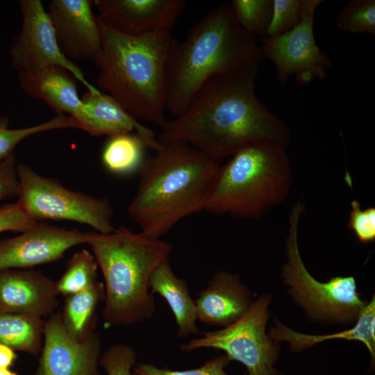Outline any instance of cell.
<instances>
[{
    "mask_svg": "<svg viewBox=\"0 0 375 375\" xmlns=\"http://www.w3.org/2000/svg\"><path fill=\"white\" fill-rule=\"evenodd\" d=\"M358 241L368 244L375 241V208L362 209L356 199L351 202V210L347 224Z\"/></svg>",
    "mask_w": 375,
    "mask_h": 375,
    "instance_id": "obj_31",
    "label": "cell"
},
{
    "mask_svg": "<svg viewBox=\"0 0 375 375\" xmlns=\"http://www.w3.org/2000/svg\"><path fill=\"white\" fill-rule=\"evenodd\" d=\"M152 294L160 295L167 303L175 318L180 338L201 335L196 325L197 308L185 279L177 277L169 258L162 260L153 271L149 281Z\"/></svg>",
    "mask_w": 375,
    "mask_h": 375,
    "instance_id": "obj_20",
    "label": "cell"
},
{
    "mask_svg": "<svg viewBox=\"0 0 375 375\" xmlns=\"http://www.w3.org/2000/svg\"><path fill=\"white\" fill-rule=\"evenodd\" d=\"M17 203L33 221L51 219L86 224L99 233L112 232L113 208L109 201L76 192L57 180L18 163Z\"/></svg>",
    "mask_w": 375,
    "mask_h": 375,
    "instance_id": "obj_8",
    "label": "cell"
},
{
    "mask_svg": "<svg viewBox=\"0 0 375 375\" xmlns=\"http://www.w3.org/2000/svg\"><path fill=\"white\" fill-rule=\"evenodd\" d=\"M137 353L126 344H115L101 355L99 365L107 375H133L132 370L136 365Z\"/></svg>",
    "mask_w": 375,
    "mask_h": 375,
    "instance_id": "obj_30",
    "label": "cell"
},
{
    "mask_svg": "<svg viewBox=\"0 0 375 375\" xmlns=\"http://www.w3.org/2000/svg\"><path fill=\"white\" fill-rule=\"evenodd\" d=\"M19 235L0 240V270L31 269L60 260L70 248L88 244L94 232L36 222Z\"/></svg>",
    "mask_w": 375,
    "mask_h": 375,
    "instance_id": "obj_12",
    "label": "cell"
},
{
    "mask_svg": "<svg viewBox=\"0 0 375 375\" xmlns=\"http://www.w3.org/2000/svg\"><path fill=\"white\" fill-rule=\"evenodd\" d=\"M17 359L15 351L0 343V367L9 368Z\"/></svg>",
    "mask_w": 375,
    "mask_h": 375,
    "instance_id": "obj_34",
    "label": "cell"
},
{
    "mask_svg": "<svg viewBox=\"0 0 375 375\" xmlns=\"http://www.w3.org/2000/svg\"><path fill=\"white\" fill-rule=\"evenodd\" d=\"M147 148L142 138L135 133H122L109 137L101 154L103 166L117 175H127L140 170Z\"/></svg>",
    "mask_w": 375,
    "mask_h": 375,
    "instance_id": "obj_23",
    "label": "cell"
},
{
    "mask_svg": "<svg viewBox=\"0 0 375 375\" xmlns=\"http://www.w3.org/2000/svg\"><path fill=\"white\" fill-rule=\"evenodd\" d=\"M271 301L270 294L260 295L238 321L219 330L203 333L201 337L181 344V350H222L229 362L235 360L244 365L249 375H279L275 365L280 347L266 331Z\"/></svg>",
    "mask_w": 375,
    "mask_h": 375,
    "instance_id": "obj_9",
    "label": "cell"
},
{
    "mask_svg": "<svg viewBox=\"0 0 375 375\" xmlns=\"http://www.w3.org/2000/svg\"><path fill=\"white\" fill-rule=\"evenodd\" d=\"M229 362L224 354L208 360L201 366L185 370H172L160 368L151 363L136 364L132 370L133 375H229L225 367Z\"/></svg>",
    "mask_w": 375,
    "mask_h": 375,
    "instance_id": "obj_29",
    "label": "cell"
},
{
    "mask_svg": "<svg viewBox=\"0 0 375 375\" xmlns=\"http://www.w3.org/2000/svg\"><path fill=\"white\" fill-rule=\"evenodd\" d=\"M69 128L81 129V126L74 118L68 115H56L42 124L21 128H10L8 118L0 115V160L14 153L17 144L31 135Z\"/></svg>",
    "mask_w": 375,
    "mask_h": 375,
    "instance_id": "obj_25",
    "label": "cell"
},
{
    "mask_svg": "<svg viewBox=\"0 0 375 375\" xmlns=\"http://www.w3.org/2000/svg\"><path fill=\"white\" fill-rule=\"evenodd\" d=\"M279 375H284V374H279Z\"/></svg>",
    "mask_w": 375,
    "mask_h": 375,
    "instance_id": "obj_36",
    "label": "cell"
},
{
    "mask_svg": "<svg viewBox=\"0 0 375 375\" xmlns=\"http://www.w3.org/2000/svg\"><path fill=\"white\" fill-rule=\"evenodd\" d=\"M322 2L303 0L302 17L297 26L281 36L262 38L260 47L264 58L273 62L281 84L293 75L303 85L315 78H326L331 62L317 46L314 35L315 11Z\"/></svg>",
    "mask_w": 375,
    "mask_h": 375,
    "instance_id": "obj_11",
    "label": "cell"
},
{
    "mask_svg": "<svg viewBox=\"0 0 375 375\" xmlns=\"http://www.w3.org/2000/svg\"><path fill=\"white\" fill-rule=\"evenodd\" d=\"M268 335L276 342H288L291 350L299 352L327 340L342 339L361 342L371 356V368L375 362V299L373 296L362 308L353 327L338 333L323 335L305 334L283 324L276 317Z\"/></svg>",
    "mask_w": 375,
    "mask_h": 375,
    "instance_id": "obj_19",
    "label": "cell"
},
{
    "mask_svg": "<svg viewBox=\"0 0 375 375\" xmlns=\"http://www.w3.org/2000/svg\"><path fill=\"white\" fill-rule=\"evenodd\" d=\"M287 147L271 141L247 144L221 166L204 210L256 219L288 197L293 174Z\"/></svg>",
    "mask_w": 375,
    "mask_h": 375,
    "instance_id": "obj_6",
    "label": "cell"
},
{
    "mask_svg": "<svg viewBox=\"0 0 375 375\" xmlns=\"http://www.w3.org/2000/svg\"><path fill=\"white\" fill-rule=\"evenodd\" d=\"M104 299V285L98 281L88 288L66 297L60 315L71 336L83 341L94 333L97 309Z\"/></svg>",
    "mask_w": 375,
    "mask_h": 375,
    "instance_id": "obj_21",
    "label": "cell"
},
{
    "mask_svg": "<svg viewBox=\"0 0 375 375\" xmlns=\"http://www.w3.org/2000/svg\"><path fill=\"white\" fill-rule=\"evenodd\" d=\"M253 301L251 290L238 274L218 271L195 300L197 318L202 323L224 328L241 318Z\"/></svg>",
    "mask_w": 375,
    "mask_h": 375,
    "instance_id": "obj_17",
    "label": "cell"
},
{
    "mask_svg": "<svg viewBox=\"0 0 375 375\" xmlns=\"http://www.w3.org/2000/svg\"><path fill=\"white\" fill-rule=\"evenodd\" d=\"M14 153L0 160V201L17 196L18 176Z\"/></svg>",
    "mask_w": 375,
    "mask_h": 375,
    "instance_id": "obj_33",
    "label": "cell"
},
{
    "mask_svg": "<svg viewBox=\"0 0 375 375\" xmlns=\"http://www.w3.org/2000/svg\"><path fill=\"white\" fill-rule=\"evenodd\" d=\"M88 244L103 276L105 323L128 326L151 318L156 303L149 278L169 258L172 244L121 226L109 233L94 232Z\"/></svg>",
    "mask_w": 375,
    "mask_h": 375,
    "instance_id": "obj_5",
    "label": "cell"
},
{
    "mask_svg": "<svg viewBox=\"0 0 375 375\" xmlns=\"http://www.w3.org/2000/svg\"><path fill=\"white\" fill-rule=\"evenodd\" d=\"M230 7L244 31L255 38L265 36L272 15V0H233Z\"/></svg>",
    "mask_w": 375,
    "mask_h": 375,
    "instance_id": "obj_26",
    "label": "cell"
},
{
    "mask_svg": "<svg viewBox=\"0 0 375 375\" xmlns=\"http://www.w3.org/2000/svg\"><path fill=\"white\" fill-rule=\"evenodd\" d=\"M99 17L131 35L171 31L186 6L183 0H95Z\"/></svg>",
    "mask_w": 375,
    "mask_h": 375,
    "instance_id": "obj_15",
    "label": "cell"
},
{
    "mask_svg": "<svg viewBox=\"0 0 375 375\" xmlns=\"http://www.w3.org/2000/svg\"><path fill=\"white\" fill-rule=\"evenodd\" d=\"M44 324L42 318L0 312V343L38 356L43 344Z\"/></svg>",
    "mask_w": 375,
    "mask_h": 375,
    "instance_id": "obj_22",
    "label": "cell"
},
{
    "mask_svg": "<svg viewBox=\"0 0 375 375\" xmlns=\"http://www.w3.org/2000/svg\"><path fill=\"white\" fill-rule=\"evenodd\" d=\"M74 78L66 70L57 67L18 74L19 86L26 94L44 101L56 115L67 114L87 132L88 116Z\"/></svg>",
    "mask_w": 375,
    "mask_h": 375,
    "instance_id": "obj_18",
    "label": "cell"
},
{
    "mask_svg": "<svg viewBox=\"0 0 375 375\" xmlns=\"http://www.w3.org/2000/svg\"><path fill=\"white\" fill-rule=\"evenodd\" d=\"M101 341L95 332L76 340L65 329L60 312H53L44 321L35 375H100Z\"/></svg>",
    "mask_w": 375,
    "mask_h": 375,
    "instance_id": "obj_13",
    "label": "cell"
},
{
    "mask_svg": "<svg viewBox=\"0 0 375 375\" xmlns=\"http://www.w3.org/2000/svg\"><path fill=\"white\" fill-rule=\"evenodd\" d=\"M21 32L10 47L11 66L18 74L31 73L50 67H60L82 83L87 92H99L81 69L61 51L47 11L40 0H20Z\"/></svg>",
    "mask_w": 375,
    "mask_h": 375,
    "instance_id": "obj_10",
    "label": "cell"
},
{
    "mask_svg": "<svg viewBox=\"0 0 375 375\" xmlns=\"http://www.w3.org/2000/svg\"><path fill=\"white\" fill-rule=\"evenodd\" d=\"M272 15L265 37L274 38L291 31L301 22L303 0H272Z\"/></svg>",
    "mask_w": 375,
    "mask_h": 375,
    "instance_id": "obj_28",
    "label": "cell"
},
{
    "mask_svg": "<svg viewBox=\"0 0 375 375\" xmlns=\"http://www.w3.org/2000/svg\"><path fill=\"white\" fill-rule=\"evenodd\" d=\"M56 282L33 269L0 270V312L43 319L58 305Z\"/></svg>",
    "mask_w": 375,
    "mask_h": 375,
    "instance_id": "obj_16",
    "label": "cell"
},
{
    "mask_svg": "<svg viewBox=\"0 0 375 375\" xmlns=\"http://www.w3.org/2000/svg\"><path fill=\"white\" fill-rule=\"evenodd\" d=\"M58 45L72 60L98 65L102 42L97 17L89 0H52L47 11Z\"/></svg>",
    "mask_w": 375,
    "mask_h": 375,
    "instance_id": "obj_14",
    "label": "cell"
},
{
    "mask_svg": "<svg viewBox=\"0 0 375 375\" xmlns=\"http://www.w3.org/2000/svg\"><path fill=\"white\" fill-rule=\"evenodd\" d=\"M0 375H18V374L11 371L9 368L0 367Z\"/></svg>",
    "mask_w": 375,
    "mask_h": 375,
    "instance_id": "obj_35",
    "label": "cell"
},
{
    "mask_svg": "<svg viewBox=\"0 0 375 375\" xmlns=\"http://www.w3.org/2000/svg\"><path fill=\"white\" fill-rule=\"evenodd\" d=\"M154 151L139 170L128 213L142 234L160 239L183 219L205 210L222 165L181 141L160 142Z\"/></svg>",
    "mask_w": 375,
    "mask_h": 375,
    "instance_id": "obj_2",
    "label": "cell"
},
{
    "mask_svg": "<svg viewBox=\"0 0 375 375\" xmlns=\"http://www.w3.org/2000/svg\"><path fill=\"white\" fill-rule=\"evenodd\" d=\"M301 200L292 207L285 240L286 260L281 277L289 294L312 322L349 325L355 323L367 301L358 291L352 276H333L326 282L316 280L306 267L299 248L298 227L304 211Z\"/></svg>",
    "mask_w": 375,
    "mask_h": 375,
    "instance_id": "obj_7",
    "label": "cell"
},
{
    "mask_svg": "<svg viewBox=\"0 0 375 375\" xmlns=\"http://www.w3.org/2000/svg\"><path fill=\"white\" fill-rule=\"evenodd\" d=\"M335 23L342 31L375 35V1L352 0L338 12Z\"/></svg>",
    "mask_w": 375,
    "mask_h": 375,
    "instance_id": "obj_27",
    "label": "cell"
},
{
    "mask_svg": "<svg viewBox=\"0 0 375 375\" xmlns=\"http://www.w3.org/2000/svg\"><path fill=\"white\" fill-rule=\"evenodd\" d=\"M98 264L93 254L86 249L75 253L58 281L56 290L65 297L81 292L97 281Z\"/></svg>",
    "mask_w": 375,
    "mask_h": 375,
    "instance_id": "obj_24",
    "label": "cell"
},
{
    "mask_svg": "<svg viewBox=\"0 0 375 375\" xmlns=\"http://www.w3.org/2000/svg\"><path fill=\"white\" fill-rule=\"evenodd\" d=\"M264 56L256 38L222 4L198 21L186 38L174 39L166 72V109L180 115L210 78L258 66Z\"/></svg>",
    "mask_w": 375,
    "mask_h": 375,
    "instance_id": "obj_3",
    "label": "cell"
},
{
    "mask_svg": "<svg viewBox=\"0 0 375 375\" xmlns=\"http://www.w3.org/2000/svg\"><path fill=\"white\" fill-rule=\"evenodd\" d=\"M33 222L17 203L0 208V233L8 231L22 232Z\"/></svg>",
    "mask_w": 375,
    "mask_h": 375,
    "instance_id": "obj_32",
    "label": "cell"
},
{
    "mask_svg": "<svg viewBox=\"0 0 375 375\" xmlns=\"http://www.w3.org/2000/svg\"><path fill=\"white\" fill-rule=\"evenodd\" d=\"M258 72L250 65L210 78L180 115L167 120L158 140L185 142L219 162L258 141L288 147L289 128L256 95Z\"/></svg>",
    "mask_w": 375,
    "mask_h": 375,
    "instance_id": "obj_1",
    "label": "cell"
},
{
    "mask_svg": "<svg viewBox=\"0 0 375 375\" xmlns=\"http://www.w3.org/2000/svg\"><path fill=\"white\" fill-rule=\"evenodd\" d=\"M102 50L98 86L130 115L160 128L165 124L166 72L171 31L127 35L99 17Z\"/></svg>",
    "mask_w": 375,
    "mask_h": 375,
    "instance_id": "obj_4",
    "label": "cell"
}]
</instances>
